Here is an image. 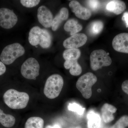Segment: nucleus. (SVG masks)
<instances>
[{
    "label": "nucleus",
    "mask_w": 128,
    "mask_h": 128,
    "mask_svg": "<svg viewBox=\"0 0 128 128\" xmlns=\"http://www.w3.org/2000/svg\"><path fill=\"white\" fill-rule=\"evenodd\" d=\"M104 28V24L102 21L96 20L92 22L89 28V31L92 35H96L102 32Z\"/></svg>",
    "instance_id": "obj_23"
},
{
    "label": "nucleus",
    "mask_w": 128,
    "mask_h": 128,
    "mask_svg": "<svg viewBox=\"0 0 128 128\" xmlns=\"http://www.w3.org/2000/svg\"><path fill=\"white\" fill-rule=\"evenodd\" d=\"M40 66L34 58H29L24 62L21 66V73L24 78L28 80H35L39 75Z\"/></svg>",
    "instance_id": "obj_6"
},
{
    "label": "nucleus",
    "mask_w": 128,
    "mask_h": 128,
    "mask_svg": "<svg viewBox=\"0 0 128 128\" xmlns=\"http://www.w3.org/2000/svg\"><path fill=\"white\" fill-rule=\"evenodd\" d=\"M6 68L4 64L0 61V76L2 75L6 72Z\"/></svg>",
    "instance_id": "obj_29"
},
{
    "label": "nucleus",
    "mask_w": 128,
    "mask_h": 128,
    "mask_svg": "<svg viewBox=\"0 0 128 128\" xmlns=\"http://www.w3.org/2000/svg\"><path fill=\"white\" fill-rule=\"evenodd\" d=\"M37 17L38 22L44 27L46 28L51 27L54 19L53 14L46 6H42L38 8Z\"/></svg>",
    "instance_id": "obj_10"
},
{
    "label": "nucleus",
    "mask_w": 128,
    "mask_h": 128,
    "mask_svg": "<svg viewBox=\"0 0 128 128\" xmlns=\"http://www.w3.org/2000/svg\"><path fill=\"white\" fill-rule=\"evenodd\" d=\"M68 109L70 111L76 112L80 115H82L84 114L85 110L84 108L76 103L69 104L68 106Z\"/></svg>",
    "instance_id": "obj_25"
},
{
    "label": "nucleus",
    "mask_w": 128,
    "mask_h": 128,
    "mask_svg": "<svg viewBox=\"0 0 128 128\" xmlns=\"http://www.w3.org/2000/svg\"><path fill=\"white\" fill-rule=\"evenodd\" d=\"M44 121L39 117H32L27 120L25 128H44Z\"/></svg>",
    "instance_id": "obj_21"
},
{
    "label": "nucleus",
    "mask_w": 128,
    "mask_h": 128,
    "mask_svg": "<svg viewBox=\"0 0 128 128\" xmlns=\"http://www.w3.org/2000/svg\"><path fill=\"white\" fill-rule=\"evenodd\" d=\"M88 38L86 34L77 33L66 39L63 42V46L66 48H78L85 44Z\"/></svg>",
    "instance_id": "obj_8"
},
{
    "label": "nucleus",
    "mask_w": 128,
    "mask_h": 128,
    "mask_svg": "<svg viewBox=\"0 0 128 128\" xmlns=\"http://www.w3.org/2000/svg\"><path fill=\"white\" fill-rule=\"evenodd\" d=\"M122 19L123 20L125 21L126 24V27H128V12H126L124 14Z\"/></svg>",
    "instance_id": "obj_30"
},
{
    "label": "nucleus",
    "mask_w": 128,
    "mask_h": 128,
    "mask_svg": "<svg viewBox=\"0 0 128 128\" xmlns=\"http://www.w3.org/2000/svg\"><path fill=\"white\" fill-rule=\"evenodd\" d=\"M21 4L26 8H32L36 6L40 2L39 0H21L20 1Z\"/></svg>",
    "instance_id": "obj_26"
},
{
    "label": "nucleus",
    "mask_w": 128,
    "mask_h": 128,
    "mask_svg": "<svg viewBox=\"0 0 128 128\" xmlns=\"http://www.w3.org/2000/svg\"><path fill=\"white\" fill-rule=\"evenodd\" d=\"M45 128H61L60 126L58 124H55L53 126L51 125H47L46 126Z\"/></svg>",
    "instance_id": "obj_31"
},
{
    "label": "nucleus",
    "mask_w": 128,
    "mask_h": 128,
    "mask_svg": "<svg viewBox=\"0 0 128 128\" xmlns=\"http://www.w3.org/2000/svg\"><path fill=\"white\" fill-rule=\"evenodd\" d=\"M64 84V79L61 76L56 74L52 75L46 80L44 94L50 99L56 98L60 94Z\"/></svg>",
    "instance_id": "obj_2"
},
{
    "label": "nucleus",
    "mask_w": 128,
    "mask_h": 128,
    "mask_svg": "<svg viewBox=\"0 0 128 128\" xmlns=\"http://www.w3.org/2000/svg\"><path fill=\"white\" fill-rule=\"evenodd\" d=\"M18 20L17 16L13 11L6 8L0 9V26L5 29L13 27Z\"/></svg>",
    "instance_id": "obj_7"
},
{
    "label": "nucleus",
    "mask_w": 128,
    "mask_h": 128,
    "mask_svg": "<svg viewBox=\"0 0 128 128\" xmlns=\"http://www.w3.org/2000/svg\"><path fill=\"white\" fill-rule=\"evenodd\" d=\"M97 81V78L94 74L88 72L78 79L76 83V88L84 98L88 99L92 96V87Z\"/></svg>",
    "instance_id": "obj_4"
},
{
    "label": "nucleus",
    "mask_w": 128,
    "mask_h": 128,
    "mask_svg": "<svg viewBox=\"0 0 128 128\" xmlns=\"http://www.w3.org/2000/svg\"><path fill=\"white\" fill-rule=\"evenodd\" d=\"M69 7L78 18L84 20L89 19L92 16L91 12L89 9L83 7L80 2L72 0L69 3Z\"/></svg>",
    "instance_id": "obj_11"
},
{
    "label": "nucleus",
    "mask_w": 128,
    "mask_h": 128,
    "mask_svg": "<svg viewBox=\"0 0 128 128\" xmlns=\"http://www.w3.org/2000/svg\"><path fill=\"white\" fill-rule=\"evenodd\" d=\"M42 28L35 26L31 28L29 33L28 40L32 46H36L39 44V38Z\"/></svg>",
    "instance_id": "obj_19"
},
{
    "label": "nucleus",
    "mask_w": 128,
    "mask_h": 128,
    "mask_svg": "<svg viewBox=\"0 0 128 128\" xmlns=\"http://www.w3.org/2000/svg\"><path fill=\"white\" fill-rule=\"evenodd\" d=\"M88 5L92 10H96L100 6V2L98 0H89Z\"/></svg>",
    "instance_id": "obj_27"
},
{
    "label": "nucleus",
    "mask_w": 128,
    "mask_h": 128,
    "mask_svg": "<svg viewBox=\"0 0 128 128\" xmlns=\"http://www.w3.org/2000/svg\"><path fill=\"white\" fill-rule=\"evenodd\" d=\"M112 45L117 52L128 54V33H122L115 36Z\"/></svg>",
    "instance_id": "obj_9"
},
{
    "label": "nucleus",
    "mask_w": 128,
    "mask_h": 128,
    "mask_svg": "<svg viewBox=\"0 0 128 128\" xmlns=\"http://www.w3.org/2000/svg\"><path fill=\"white\" fill-rule=\"evenodd\" d=\"M64 66L66 69H70V72L72 75L79 76L82 72V68L78 63V60H65Z\"/></svg>",
    "instance_id": "obj_15"
},
{
    "label": "nucleus",
    "mask_w": 128,
    "mask_h": 128,
    "mask_svg": "<svg viewBox=\"0 0 128 128\" xmlns=\"http://www.w3.org/2000/svg\"><path fill=\"white\" fill-rule=\"evenodd\" d=\"M117 110L116 108L111 104L108 103L104 104L101 109L104 121L106 123H108L114 120L113 114L116 112Z\"/></svg>",
    "instance_id": "obj_12"
},
{
    "label": "nucleus",
    "mask_w": 128,
    "mask_h": 128,
    "mask_svg": "<svg viewBox=\"0 0 128 128\" xmlns=\"http://www.w3.org/2000/svg\"><path fill=\"white\" fill-rule=\"evenodd\" d=\"M126 8L124 2L120 0H114L109 2L106 6V9L116 15L121 14Z\"/></svg>",
    "instance_id": "obj_14"
},
{
    "label": "nucleus",
    "mask_w": 128,
    "mask_h": 128,
    "mask_svg": "<svg viewBox=\"0 0 128 128\" xmlns=\"http://www.w3.org/2000/svg\"><path fill=\"white\" fill-rule=\"evenodd\" d=\"M121 88L123 91L128 95V80L124 82L122 84Z\"/></svg>",
    "instance_id": "obj_28"
},
{
    "label": "nucleus",
    "mask_w": 128,
    "mask_h": 128,
    "mask_svg": "<svg viewBox=\"0 0 128 128\" xmlns=\"http://www.w3.org/2000/svg\"><path fill=\"white\" fill-rule=\"evenodd\" d=\"M25 50L20 44L16 43L6 46L0 56L1 62L6 65L10 64L18 57L22 56Z\"/></svg>",
    "instance_id": "obj_3"
},
{
    "label": "nucleus",
    "mask_w": 128,
    "mask_h": 128,
    "mask_svg": "<svg viewBox=\"0 0 128 128\" xmlns=\"http://www.w3.org/2000/svg\"><path fill=\"white\" fill-rule=\"evenodd\" d=\"M64 28L66 32H70V35L72 36L81 31L82 27L77 20L72 18L66 22L64 25Z\"/></svg>",
    "instance_id": "obj_16"
},
{
    "label": "nucleus",
    "mask_w": 128,
    "mask_h": 128,
    "mask_svg": "<svg viewBox=\"0 0 128 128\" xmlns=\"http://www.w3.org/2000/svg\"><path fill=\"white\" fill-rule=\"evenodd\" d=\"M69 17V11L66 8L63 7L60 10L58 13L54 18L51 25L53 31H56L59 28L62 22L68 19Z\"/></svg>",
    "instance_id": "obj_13"
},
{
    "label": "nucleus",
    "mask_w": 128,
    "mask_h": 128,
    "mask_svg": "<svg viewBox=\"0 0 128 128\" xmlns=\"http://www.w3.org/2000/svg\"><path fill=\"white\" fill-rule=\"evenodd\" d=\"M80 55V51L78 48L68 49L65 50L63 54V57L65 60H78Z\"/></svg>",
    "instance_id": "obj_22"
},
{
    "label": "nucleus",
    "mask_w": 128,
    "mask_h": 128,
    "mask_svg": "<svg viewBox=\"0 0 128 128\" xmlns=\"http://www.w3.org/2000/svg\"><path fill=\"white\" fill-rule=\"evenodd\" d=\"M3 99L5 103L12 109H23L27 106L29 96L26 92L10 89L5 92Z\"/></svg>",
    "instance_id": "obj_1"
},
{
    "label": "nucleus",
    "mask_w": 128,
    "mask_h": 128,
    "mask_svg": "<svg viewBox=\"0 0 128 128\" xmlns=\"http://www.w3.org/2000/svg\"><path fill=\"white\" fill-rule=\"evenodd\" d=\"M109 54L103 50H98L92 51L90 56L91 68L96 70L103 66H108L112 63V60Z\"/></svg>",
    "instance_id": "obj_5"
},
{
    "label": "nucleus",
    "mask_w": 128,
    "mask_h": 128,
    "mask_svg": "<svg viewBox=\"0 0 128 128\" xmlns=\"http://www.w3.org/2000/svg\"><path fill=\"white\" fill-rule=\"evenodd\" d=\"M52 36L48 30L44 28L41 30L39 38V44L43 48H48L52 43Z\"/></svg>",
    "instance_id": "obj_18"
},
{
    "label": "nucleus",
    "mask_w": 128,
    "mask_h": 128,
    "mask_svg": "<svg viewBox=\"0 0 128 128\" xmlns=\"http://www.w3.org/2000/svg\"><path fill=\"white\" fill-rule=\"evenodd\" d=\"M16 122L15 117L10 114H6L0 108V123L2 126L10 128L14 126Z\"/></svg>",
    "instance_id": "obj_20"
},
{
    "label": "nucleus",
    "mask_w": 128,
    "mask_h": 128,
    "mask_svg": "<svg viewBox=\"0 0 128 128\" xmlns=\"http://www.w3.org/2000/svg\"><path fill=\"white\" fill-rule=\"evenodd\" d=\"M88 128H100L101 119L98 114L92 110H90L87 114Z\"/></svg>",
    "instance_id": "obj_17"
},
{
    "label": "nucleus",
    "mask_w": 128,
    "mask_h": 128,
    "mask_svg": "<svg viewBox=\"0 0 128 128\" xmlns=\"http://www.w3.org/2000/svg\"><path fill=\"white\" fill-rule=\"evenodd\" d=\"M128 126V116H122L110 128H126Z\"/></svg>",
    "instance_id": "obj_24"
}]
</instances>
